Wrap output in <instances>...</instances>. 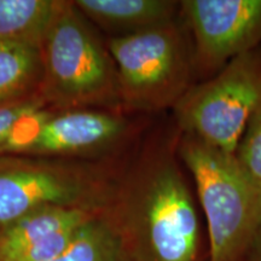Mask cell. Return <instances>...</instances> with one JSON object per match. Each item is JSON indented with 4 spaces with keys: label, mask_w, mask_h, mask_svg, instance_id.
<instances>
[{
    "label": "cell",
    "mask_w": 261,
    "mask_h": 261,
    "mask_svg": "<svg viewBox=\"0 0 261 261\" xmlns=\"http://www.w3.org/2000/svg\"><path fill=\"white\" fill-rule=\"evenodd\" d=\"M234 156L242 167L261 184V104L248 123Z\"/></svg>",
    "instance_id": "cell-14"
},
{
    "label": "cell",
    "mask_w": 261,
    "mask_h": 261,
    "mask_svg": "<svg viewBox=\"0 0 261 261\" xmlns=\"http://www.w3.org/2000/svg\"><path fill=\"white\" fill-rule=\"evenodd\" d=\"M50 108L40 94L28 97L25 99L17 100L15 103L0 107V146H2L11 135L16 125L29 114Z\"/></svg>",
    "instance_id": "cell-15"
},
{
    "label": "cell",
    "mask_w": 261,
    "mask_h": 261,
    "mask_svg": "<svg viewBox=\"0 0 261 261\" xmlns=\"http://www.w3.org/2000/svg\"><path fill=\"white\" fill-rule=\"evenodd\" d=\"M243 261H261V223L254 233Z\"/></svg>",
    "instance_id": "cell-16"
},
{
    "label": "cell",
    "mask_w": 261,
    "mask_h": 261,
    "mask_svg": "<svg viewBox=\"0 0 261 261\" xmlns=\"http://www.w3.org/2000/svg\"><path fill=\"white\" fill-rule=\"evenodd\" d=\"M120 172L106 160L0 156V230L50 207L104 213Z\"/></svg>",
    "instance_id": "cell-4"
},
{
    "label": "cell",
    "mask_w": 261,
    "mask_h": 261,
    "mask_svg": "<svg viewBox=\"0 0 261 261\" xmlns=\"http://www.w3.org/2000/svg\"><path fill=\"white\" fill-rule=\"evenodd\" d=\"M103 213L50 207L24 215L0 230V261H50Z\"/></svg>",
    "instance_id": "cell-9"
},
{
    "label": "cell",
    "mask_w": 261,
    "mask_h": 261,
    "mask_svg": "<svg viewBox=\"0 0 261 261\" xmlns=\"http://www.w3.org/2000/svg\"><path fill=\"white\" fill-rule=\"evenodd\" d=\"M50 261H126L104 213L85 225L74 242Z\"/></svg>",
    "instance_id": "cell-13"
},
{
    "label": "cell",
    "mask_w": 261,
    "mask_h": 261,
    "mask_svg": "<svg viewBox=\"0 0 261 261\" xmlns=\"http://www.w3.org/2000/svg\"><path fill=\"white\" fill-rule=\"evenodd\" d=\"M177 152L203 215L208 261H243L261 223V184L234 154L195 137L179 132Z\"/></svg>",
    "instance_id": "cell-2"
},
{
    "label": "cell",
    "mask_w": 261,
    "mask_h": 261,
    "mask_svg": "<svg viewBox=\"0 0 261 261\" xmlns=\"http://www.w3.org/2000/svg\"><path fill=\"white\" fill-rule=\"evenodd\" d=\"M261 104V46L241 55L210 79L194 84L173 107L182 135L234 154Z\"/></svg>",
    "instance_id": "cell-6"
},
{
    "label": "cell",
    "mask_w": 261,
    "mask_h": 261,
    "mask_svg": "<svg viewBox=\"0 0 261 261\" xmlns=\"http://www.w3.org/2000/svg\"><path fill=\"white\" fill-rule=\"evenodd\" d=\"M179 18L191 39L195 75L205 80L261 44V0H184Z\"/></svg>",
    "instance_id": "cell-8"
},
{
    "label": "cell",
    "mask_w": 261,
    "mask_h": 261,
    "mask_svg": "<svg viewBox=\"0 0 261 261\" xmlns=\"http://www.w3.org/2000/svg\"><path fill=\"white\" fill-rule=\"evenodd\" d=\"M40 51L44 73L39 94L51 109L122 112L107 41L73 2L63 0Z\"/></svg>",
    "instance_id": "cell-3"
},
{
    "label": "cell",
    "mask_w": 261,
    "mask_h": 261,
    "mask_svg": "<svg viewBox=\"0 0 261 261\" xmlns=\"http://www.w3.org/2000/svg\"><path fill=\"white\" fill-rule=\"evenodd\" d=\"M91 23L123 37L158 28L179 17L180 2L173 0H74Z\"/></svg>",
    "instance_id": "cell-10"
},
{
    "label": "cell",
    "mask_w": 261,
    "mask_h": 261,
    "mask_svg": "<svg viewBox=\"0 0 261 261\" xmlns=\"http://www.w3.org/2000/svg\"><path fill=\"white\" fill-rule=\"evenodd\" d=\"M63 0H0V40L41 48Z\"/></svg>",
    "instance_id": "cell-11"
},
{
    "label": "cell",
    "mask_w": 261,
    "mask_h": 261,
    "mask_svg": "<svg viewBox=\"0 0 261 261\" xmlns=\"http://www.w3.org/2000/svg\"><path fill=\"white\" fill-rule=\"evenodd\" d=\"M123 113L173 109L194 85L191 39L180 18L158 28L108 38Z\"/></svg>",
    "instance_id": "cell-5"
},
{
    "label": "cell",
    "mask_w": 261,
    "mask_h": 261,
    "mask_svg": "<svg viewBox=\"0 0 261 261\" xmlns=\"http://www.w3.org/2000/svg\"><path fill=\"white\" fill-rule=\"evenodd\" d=\"M136 135V122L126 113L106 109L55 110L24 116L6 142L0 156L108 160Z\"/></svg>",
    "instance_id": "cell-7"
},
{
    "label": "cell",
    "mask_w": 261,
    "mask_h": 261,
    "mask_svg": "<svg viewBox=\"0 0 261 261\" xmlns=\"http://www.w3.org/2000/svg\"><path fill=\"white\" fill-rule=\"evenodd\" d=\"M42 73L40 48L0 40V107L39 94Z\"/></svg>",
    "instance_id": "cell-12"
},
{
    "label": "cell",
    "mask_w": 261,
    "mask_h": 261,
    "mask_svg": "<svg viewBox=\"0 0 261 261\" xmlns=\"http://www.w3.org/2000/svg\"><path fill=\"white\" fill-rule=\"evenodd\" d=\"M174 129L150 136L120 172L104 212L126 261H208L210 244Z\"/></svg>",
    "instance_id": "cell-1"
}]
</instances>
